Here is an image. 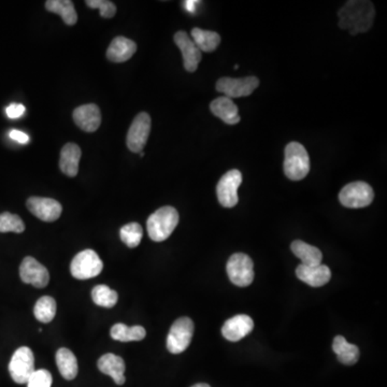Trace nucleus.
<instances>
[{
	"mask_svg": "<svg viewBox=\"0 0 387 387\" xmlns=\"http://www.w3.org/2000/svg\"><path fill=\"white\" fill-rule=\"evenodd\" d=\"M375 6L366 0H351L338 12L339 28L352 34L367 32L373 28Z\"/></svg>",
	"mask_w": 387,
	"mask_h": 387,
	"instance_id": "1",
	"label": "nucleus"
},
{
	"mask_svg": "<svg viewBox=\"0 0 387 387\" xmlns=\"http://www.w3.org/2000/svg\"><path fill=\"white\" fill-rule=\"evenodd\" d=\"M179 224V213L174 207H163L147 218V228L149 238L162 242L169 238Z\"/></svg>",
	"mask_w": 387,
	"mask_h": 387,
	"instance_id": "2",
	"label": "nucleus"
},
{
	"mask_svg": "<svg viewBox=\"0 0 387 387\" xmlns=\"http://www.w3.org/2000/svg\"><path fill=\"white\" fill-rule=\"evenodd\" d=\"M310 171V158L306 147L291 143L285 147L284 174L289 180L304 179Z\"/></svg>",
	"mask_w": 387,
	"mask_h": 387,
	"instance_id": "3",
	"label": "nucleus"
},
{
	"mask_svg": "<svg viewBox=\"0 0 387 387\" xmlns=\"http://www.w3.org/2000/svg\"><path fill=\"white\" fill-rule=\"evenodd\" d=\"M227 275L233 284L239 287H247L252 284L254 280V264L250 256L243 253H236L228 260Z\"/></svg>",
	"mask_w": 387,
	"mask_h": 387,
	"instance_id": "4",
	"label": "nucleus"
},
{
	"mask_svg": "<svg viewBox=\"0 0 387 387\" xmlns=\"http://www.w3.org/2000/svg\"><path fill=\"white\" fill-rule=\"evenodd\" d=\"M103 269V260L93 250H84L78 253L70 265L72 277L78 280H87L97 277L101 275Z\"/></svg>",
	"mask_w": 387,
	"mask_h": 387,
	"instance_id": "5",
	"label": "nucleus"
},
{
	"mask_svg": "<svg viewBox=\"0 0 387 387\" xmlns=\"http://www.w3.org/2000/svg\"><path fill=\"white\" fill-rule=\"evenodd\" d=\"M375 191L365 182H353L341 189L339 200L343 206L350 209L365 208L373 202Z\"/></svg>",
	"mask_w": 387,
	"mask_h": 387,
	"instance_id": "6",
	"label": "nucleus"
},
{
	"mask_svg": "<svg viewBox=\"0 0 387 387\" xmlns=\"http://www.w3.org/2000/svg\"><path fill=\"white\" fill-rule=\"evenodd\" d=\"M193 335V323L189 317L177 320L167 337V348L172 354L183 353L191 344Z\"/></svg>",
	"mask_w": 387,
	"mask_h": 387,
	"instance_id": "7",
	"label": "nucleus"
},
{
	"mask_svg": "<svg viewBox=\"0 0 387 387\" xmlns=\"http://www.w3.org/2000/svg\"><path fill=\"white\" fill-rule=\"evenodd\" d=\"M34 357L28 346L17 348L9 364V373L17 384H26L34 373Z\"/></svg>",
	"mask_w": 387,
	"mask_h": 387,
	"instance_id": "8",
	"label": "nucleus"
},
{
	"mask_svg": "<svg viewBox=\"0 0 387 387\" xmlns=\"http://www.w3.org/2000/svg\"><path fill=\"white\" fill-rule=\"evenodd\" d=\"M242 183V174L233 169L226 172L216 187V193L220 204L225 208H233L238 204V189Z\"/></svg>",
	"mask_w": 387,
	"mask_h": 387,
	"instance_id": "9",
	"label": "nucleus"
},
{
	"mask_svg": "<svg viewBox=\"0 0 387 387\" xmlns=\"http://www.w3.org/2000/svg\"><path fill=\"white\" fill-rule=\"evenodd\" d=\"M260 85V80L256 76L233 79L222 78L216 83V90L223 93L228 98H239L250 96Z\"/></svg>",
	"mask_w": 387,
	"mask_h": 387,
	"instance_id": "10",
	"label": "nucleus"
},
{
	"mask_svg": "<svg viewBox=\"0 0 387 387\" xmlns=\"http://www.w3.org/2000/svg\"><path fill=\"white\" fill-rule=\"evenodd\" d=\"M149 132H151V118L147 113H139L128 130L127 139H126L128 149L134 153L143 152V147H145L149 139Z\"/></svg>",
	"mask_w": 387,
	"mask_h": 387,
	"instance_id": "11",
	"label": "nucleus"
},
{
	"mask_svg": "<svg viewBox=\"0 0 387 387\" xmlns=\"http://www.w3.org/2000/svg\"><path fill=\"white\" fill-rule=\"evenodd\" d=\"M20 277L23 282L32 284L37 289H43L49 284L50 275L47 268L32 256L23 260L20 267Z\"/></svg>",
	"mask_w": 387,
	"mask_h": 387,
	"instance_id": "12",
	"label": "nucleus"
},
{
	"mask_svg": "<svg viewBox=\"0 0 387 387\" xmlns=\"http://www.w3.org/2000/svg\"><path fill=\"white\" fill-rule=\"evenodd\" d=\"M26 206L36 218L43 222L56 221L63 211L59 201L45 197H30Z\"/></svg>",
	"mask_w": 387,
	"mask_h": 387,
	"instance_id": "13",
	"label": "nucleus"
},
{
	"mask_svg": "<svg viewBox=\"0 0 387 387\" xmlns=\"http://www.w3.org/2000/svg\"><path fill=\"white\" fill-rule=\"evenodd\" d=\"M183 56L184 68L189 72H196L201 61V52L185 32H178L174 38Z\"/></svg>",
	"mask_w": 387,
	"mask_h": 387,
	"instance_id": "14",
	"label": "nucleus"
},
{
	"mask_svg": "<svg viewBox=\"0 0 387 387\" xmlns=\"http://www.w3.org/2000/svg\"><path fill=\"white\" fill-rule=\"evenodd\" d=\"M254 328V322L245 314L235 315L225 322L222 327V335L226 340L237 342L248 336Z\"/></svg>",
	"mask_w": 387,
	"mask_h": 387,
	"instance_id": "15",
	"label": "nucleus"
},
{
	"mask_svg": "<svg viewBox=\"0 0 387 387\" xmlns=\"http://www.w3.org/2000/svg\"><path fill=\"white\" fill-rule=\"evenodd\" d=\"M74 121L86 133H94L101 124V109L94 103L78 107L74 111Z\"/></svg>",
	"mask_w": 387,
	"mask_h": 387,
	"instance_id": "16",
	"label": "nucleus"
},
{
	"mask_svg": "<svg viewBox=\"0 0 387 387\" xmlns=\"http://www.w3.org/2000/svg\"><path fill=\"white\" fill-rule=\"evenodd\" d=\"M296 275L300 281L312 287H321L331 281V271L327 266L321 265L308 267L299 265L296 269Z\"/></svg>",
	"mask_w": 387,
	"mask_h": 387,
	"instance_id": "17",
	"label": "nucleus"
},
{
	"mask_svg": "<svg viewBox=\"0 0 387 387\" xmlns=\"http://www.w3.org/2000/svg\"><path fill=\"white\" fill-rule=\"evenodd\" d=\"M97 366L101 373L110 375L116 384L123 385L125 383V363L120 356L111 353L105 354L99 358Z\"/></svg>",
	"mask_w": 387,
	"mask_h": 387,
	"instance_id": "18",
	"label": "nucleus"
},
{
	"mask_svg": "<svg viewBox=\"0 0 387 387\" xmlns=\"http://www.w3.org/2000/svg\"><path fill=\"white\" fill-rule=\"evenodd\" d=\"M211 112L214 116L221 118L228 125H236L240 122V116L238 114V107L233 101L228 97H218L214 99L210 105Z\"/></svg>",
	"mask_w": 387,
	"mask_h": 387,
	"instance_id": "19",
	"label": "nucleus"
},
{
	"mask_svg": "<svg viewBox=\"0 0 387 387\" xmlns=\"http://www.w3.org/2000/svg\"><path fill=\"white\" fill-rule=\"evenodd\" d=\"M81 149L76 143H67L61 151L59 168L67 177L74 178L79 172V163L81 160Z\"/></svg>",
	"mask_w": 387,
	"mask_h": 387,
	"instance_id": "20",
	"label": "nucleus"
},
{
	"mask_svg": "<svg viewBox=\"0 0 387 387\" xmlns=\"http://www.w3.org/2000/svg\"><path fill=\"white\" fill-rule=\"evenodd\" d=\"M137 51V45L133 40L116 37L112 40L107 51V57L113 63H124L132 59Z\"/></svg>",
	"mask_w": 387,
	"mask_h": 387,
	"instance_id": "21",
	"label": "nucleus"
},
{
	"mask_svg": "<svg viewBox=\"0 0 387 387\" xmlns=\"http://www.w3.org/2000/svg\"><path fill=\"white\" fill-rule=\"evenodd\" d=\"M291 249L295 256L302 260V265L308 266V267L321 265L323 254L313 245L308 244L304 241L296 240L292 243Z\"/></svg>",
	"mask_w": 387,
	"mask_h": 387,
	"instance_id": "22",
	"label": "nucleus"
},
{
	"mask_svg": "<svg viewBox=\"0 0 387 387\" xmlns=\"http://www.w3.org/2000/svg\"><path fill=\"white\" fill-rule=\"evenodd\" d=\"M333 350L343 365H355L359 359V348L348 343L344 337L337 336L333 339Z\"/></svg>",
	"mask_w": 387,
	"mask_h": 387,
	"instance_id": "23",
	"label": "nucleus"
},
{
	"mask_svg": "<svg viewBox=\"0 0 387 387\" xmlns=\"http://www.w3.org/2000/svg\"><path fill=\"white\" fill-rule=\"evenodd\" d=\"M56 364L59 373L66 380L72 381L78 375V362L72 351L61 348L57 351Z\"/></svg>",
	"mask_w": 387,
	"mask_h": 387,
	"instance_id": "24",
	"label": "nucleus"
},
{
	"mask_svg": "<svg viewBox=\"0 0 387 387\" xmlns=\"http://www.w3.org/2000/svg\"><path fill=\"white\" fill-rule=\"evenodd\" d=\"M45 8L50 12L59 14L69 26L76 24L78 21L74 3L70 0H48Z\"/></svg>",
	"mask_w": 387,
	"mask_h": 387,
	"instance_id": "25",
	"label": "nucleus"
},
{
	"mask_svg": "<svg viewBox=\"0 0 387 387\" xmlns=\"http://www.w3.org/2000/svg\"><path fill=\"white\" fill-rule=\"evenodd\" d=\"M191 38L199 51L213 52L221 43V36L212 30H204L200 28L191 30Z\"/></svg>",
	"mask_w": 387,
	"mask_h": 387,
	"instance_id": "26",
	"label": "nucleus"
},
{
	"mask_svg": "<svg viewBox=\"0 0 387 387\" xmlns=\"http://www.w3.org/2000/svg\"><path fill=\"white\" fill-rule=\"evenodd\" d=\"M111 338L121 342L140 341L145 338L147 331L143 326H126L125 324H116L111 328Z\"/></svg>",
	"mask_w": 387,
	"mask_h": 387,
	"instance_id": "27",
	"label": "nucleus"
},
{
	"mask_svg": "<svg viewBox=\"0 0 387 387\" xmlns=\"http://www.w3.org/2000/svg\"><path fill=\"white\" fill-rule=\"evenodd\" d=\"M34 317L41 323L53 321L56 314V302L50 296H43L38 300L34 309Z\"/></svg>",
	"mask_w": 387,
	"mask_h": 387,
	"instance_id": "28",
	"label": "nucleus"
},
{
	"mask_svg": "<svg viewBox=\"0 0 387 387\" xmlns=\"http://www.w3.org/2000/svg\"><path fill=\"white\" fill-rule=\"evenodd\" d=\"M92 298L97 306L112 308L118 302V293L107 285H97L92 291Z\"/></svg>",
	"mask_w": 387,
	"mask_h": 387,
	"instance_id": "29",
	"label": "nucleus"
},
{
	"mask_svg": "<svg viewBox=\"0 0 387 387\" xmlns=\"http://www.w3.org/2000/svg\"><path fill=\"white\" fill-rule=\"evenodd\" d=\"M143 231L140 224L133 222L123 226L120 231L121 240L127 245L128 248H137L143 240Z\"/></svg>",
	"mask_w": 387,
	"mask_h": 387,
	"instance_id": "30",
	"label": "nucleus"
},
{
	"mask_svg": "<svg viewBox=\"0 0 387 387\" xmlns=\"http://www.w3.org/2000/svg\"><path fill=\"white\" fill-rule=\"evenodd\" d=\"M25 231V224L22 218L10 212L0 214V233H21Z\"/></svg>",
	"mask_w": 387,
	"mask_h": 387,
	"instance_id": "31",
	"label": "nucleus"
},
{
	"mask_svg": "<svg viewBox=\"0 0 387 387\" xmlns=\"http://www.w3.org/2000/svg\"><path fill=\"white\" fill-rule=\"evenodd\" d=\"M85 3L92 9H99L101 17L105 19H111L116 15V5L109 0H87Z\"/></svg>",
	"mask_w": 387,
	"mask_h": 387,
	"instance_id": "32",
	"label": "nucleus"
},
{
	"mask_svg": "<svg viewBox=\"0 0 387 387\" xmlns=\"http://www.w3.org/2000/svg\"><path fill=\"white\" fill-rule=\"evenodd\" d=\"M28 387H51L52 375L51 373L45 369L36 370L32 373L30 380L26 383Z\"/></svg>",
	"mask_w": 387,
	"mask_h": 387,
	"instance_id": "33",
	"label": "nucleus"
},
{
	"mask_svg": "<svg viewBox=\"0 0 387 387\" xmlns=\"http://www.w3.org/2000/svg\"><path fill=\"white\" fill-rule=\"evenodd\" d=\"M25 109L24 105H21V103H11L9 107H8L7 110V116H9L10 118H21V116L24 114Z\"/></svg>",
	"mask_w": 387,
	"mask_h": 387,
	"instance_id": "34",
	"label": "nucleus"
},
{
	"mask_svg": "<svg viewBox=\"0 0 387 387\" xmlns=\"http://www.w3.org/2000/svg\"><path fill=\"white\" fill-rule=\"evenodd\" d=\"M9 136H10L11 139L14 140L17 143H22V145L28 143V141H30V137H28V135L23 133V132H20V130H11Z\"/></svg>",
	"mask_w": 387,
	"mask_h": 387,
	"instance_id": "35",
	"label": "nucleus"
},
{
	"mask_svg": "<svg viewBox=\"0 0 387 387\" xmlns=\"http://www.w3.org/2000/svg\"><path fill=\"white\" fill-rule=\"evenodd\" d=\"M199 1H185V8H187V10L189 12L193 13L195 11V7H196V3H198Z\"/></svg>",
	"mask_w": 387,
	"mask_h": 387,
	"instance_id": "36",
	"label": "nucleus"
},
{
	"mask_svg": "<svg viewBox=\"0 0 387 387\" xmlns=\"http://www.w3.org/2000/svg\"><path fill=\"white\" fill-rule=\"evenodd\" d=\"M191 387H210V386H209L208 384H206V383H199V384H195L193 385V386Z\"/></svg>",
	"mask_w": 387,
	"mask_h": 387,
	"instance_id": "37",
	"label": "nucleus"
},
{
	"mask_svg": "<svg viewBox=\"0 0 387 387\" xmlns=\"http://www.w3.org/2000/svg\"><path fill=\"white\" fill-rule=\"evenodd\" d=\"M139 154H140V156H141V157L145 156V153H143V152H140Z\"/></svg>",
	"mask_w": 387,
	"mask_h": 387,
	"instance_id": "38",
	"label": "nucleus"
}]
</instances>
